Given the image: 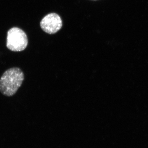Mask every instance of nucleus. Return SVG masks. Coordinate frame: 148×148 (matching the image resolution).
Here are the masks:
<instances>
[{
    "mask_svg": "<svg viewBox=\"0 0 148 148\" xmlns=\"http://www.w3.org/2000/svg\"><path fill=\"white\" fill-rule=\"evenodd\" d=\"M24 79L21 69L12 68L6 71L0 78V91L7 96L14 95L21 87Z\"/></svg>",
    "mask_w": 148,
    "mask_h": 148,
    "instance_id": "nucleus-1",
    "label": "nucleus"
},
{
    "mask_svg": "<svg viewBox=\"0 0 148 148\" xmlns=\"http://www.w3.org/2000/svg\"><path fill=\"white\" fill-rule=\"evenodd\" d=\"M27 35L21 29L14 27L9 30L7 38L6 46L13 51L24 50L28 45Z\"/></svg>",
    "mask_w": 148,
    "mask_h": 148,
    "instance_id": "nucleus-2",
    "label": "nucleus"
},
{
    "mask_svg": "<svg viewBox=\"0 0 148 148\" xmlns=\"http://www.w3.org/2000/svg\"><path fill=\"white\" fill-rule=\"evenodd\" d=\"M40 24L43 31L52 34L61 29L62 27V19L57 14H49L42 18Z\"/></svg>",
    "mask_w": 148,
    "mask_h": 148,
    "instance_id": "nucleus-3",
    "label": "nucleus"
}]
</instances>
